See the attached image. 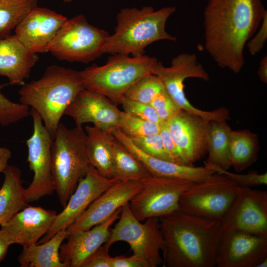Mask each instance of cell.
Wrapping results in <instances>:
<instances>
[{
    "mask_svg": "<svg viewBox=\"0 0 267 267\" xmlns=\"http://www.w3.org/2000/svg\"><path fill=\"white\" fill-rule=\"evenodd\" d=\"M74 0H64V1L65 2H68V3H69V2H72V1H74Z\"/></svg>",
    "mask_w": 267,
    "mask_h": 267,
    "instance_id": "bcb514c9",
    "label": "cell"
},
{
    "mask_svg": "<svg viewBox=\"0 0 267 267\" xmlns=\"http://www.w3.org/2000/svg\"><path fill=\"white\" fill-rule=\"evenodd\" d=\"M112 267H149L142 258L135 255L119 256L111 258Z\"/></svg>",
    "mask_w": 267,
    "mask_h": 267,
    "instance_id": "60d3db41",
    "label": "cell"
},
{
    "mask_svg": "<svg viewBox=\"0 0 267 267\" xmlns=\"http://www.w3.org/2000/svg\"><path fill=\"white\" fill-rule=\"evenodd\" d=\"M209 121L181 110L167 123L170 134L189 166L207 151Z\"/></svg>",
    "mask_w": 267,
    "mask_h": 267,
    "instance_id": "e0dca14e",
    "label": "cell"
},
{
    "mask_svg": "<svg viewBox=\"0 0 267 267\" xmlns=\"http://www.w3.org/2000/svg\"><path fill=\"white\" fill-rule=\"evenodd\" d=\"M221 222L223 230L267 237V191L240 187Z\"/></svg>",
    "mask_w": 267,
    "mask_h": 267,
    "instance_id": "4fadbf2b",
    "label": "cell"
},
{
    "mask_svg": "<svg viewBox=\"0 0 267 267\" xmlns=\"http://www.w3.org/2000/svg\"><path fill=\"white\" fill-rule=\"evenodd\" d=\"M109 35L90 25L83 14L68 19L50 44L48 50L57 58L69 62L89 63L103 54Z\"/></svg>",
    "mask_w": 267,
    "mask_h": 267,
    "instance_id": "ba28073f",
    "label": "cell"
},
{
    "mask_svg": "<svg viewBox=\"0 0 267 267\" xmlns=\"http://www.w3.org/2000/svg\"><path fill=\"white\" fill-rule=\"evenodd\" d=\"M176 10L174 6L154 10L150 6L121 9L116 16L115 32L105 41L103 54L138 56L144 54L145 48L154 42L176 41V37L166 30L167 21Z\"/></svg>",
    "mask_w": 267,
    "mask_h": 267,
    "instance_id": "277c9868",
    "label": "cell"
},
{
    "mask_svg": "<svg viewBox=\"0 0 267 267\" xmlns=\"http://www.w3.org/2000/svg\"><path fill=\"white\" fill-rule=\"evenodd\" d=\"M205 166L208 167L217 173L225 175L239 187L253 188L267 184V173L260 174L252 171L247 174H241L232 173L217 167Z\"/></svg>",
    "mask_w": 267,
    "mask_h": 267,
    "instance_id": "836d02e7",
    "label": "cell"
},
{
    "mask_svg": "<svg viewBox=\"0 0 267 267\" xmlns=\"http://www.w3.org/2000/svg\"><path fill=\"white\" fill-rule=\"evenodd\" d=\"M141 190L130 201L134 215L140 222L160 218L179 209L183 192L195 182L176 178L150 176L142 180Z\"/></svg>",
    "mask_w": 267,
    "mask_h": 267,
    "instance_id": "8fae6325",
    "label": "cell"
},
{
    "mask_svg": "<svg viewBox=\"0 0 267 267\" xmlns=\"http://www.w3.org/2000/svg\"><path fill=\"white\" fill-rule=\"evenodd\" d=\"M142 186L140 180H119L100 195L67 229L68 234L86 230L108 219L129 203Z\"/></svg>",
    "mask_w": 267,
    "mask_h": 267,
    "instance_id": "2e32d148",
    "label": "cell"
},
{
    "mask_svg": "<svg viewBox=\"0 0 267 267\" xmlns=\"http://www.w3.org/2000/svg\"><path fill=\"white\" fill-rule=\"evenodd\" d=\"M67 20L51 9L36 6L16 26L15 35L30 52H47L50 44Z\"/></svg>",
    "mask_w": 267,
    "mask_h": 267,
    "instance_id": "ac0fdd59",
    "label": "cell"
},
{
    "mask_svg": "<svg viewBox=\"0 0 267 267\" xmlns=\"http://www.w3.org/2000/svg\"><path fill=\"white\" fill-rule=\"evenodd\" d=\"M129 203L122 207L119 220L103 245L109 250L116 242H126L134 255L142 258L149 267H157L163 264L160 253L164 247L159 218H149L142 223L134 215Z\"/></svg>",
    "mask_w": 267,
    "mask_h": 267,
    "instance_id": "52a82bcc",
    "label": "cell"
},
{
    "mask_svg": "<svg viewBox=\"0 0 267 267\" xmlns=\"http://www.w3.org/2000/svg\"><path fill=\"white\" fill-rule=\"evenodd\" d=\"M2 173L4 179L0 189V226L28 206L21 170L8 164Z\"/></svg>",
    "mask_w": 267,
    "mask_h": 267,
    "instance_id": "cb8c5ba5",
    "label": "cell"
},
{
    "mask_svg": "<svg viewBox=\"0 0 267 267\" xmlns=\"http://www.w3.org/2000/svg\"><path fill=\"white\" fill-rule=\"evenodd\" d=\"M38 59L15 35L0 38V76L7 77L10 84L23 85Z\"/></svg>",
    "mask_w": 267,
    "mask_h": 267,
    "instance_id": "603a6c76",
    "label": "cell"
},
{
    "mask_svg": "<svg viewBox=\"0 0 267 267\" xmlns=\"http://www.w3.org/2000/svg\"><path fill=\"white\" fill-rule=\"evenodd\" d=\"M10 245L6 241L0 229V263L5 258Z\"/></svg>",
    "mask_w": 267,
    "mask_h": 267,
    "instance_id": "ee69618b",
    "label": "cell"
},
{
    "mask_svg": "<svg viewBox=\"0 0 267 267\" xmlns=\"http://www.w3.org/2000/svg\"><path fill=\"white\" fill-rule=\"evenodd\" d=\"M231 129L226 121L210 122L207 140L208 157L204 165L228 170V148Z\"/></svg>",
    "mask_w": 267,
    "mask_h": 267,
    "instance_id": "83f0119b",
    "label": "cell"
},
{
    "mask_svg": "<svg viewBox=\"0 0 267 267\" xmlns=\"http://www.w3.org/2000/svg\"><path fill=\"white\" fill-rule=\"evenodd\" d=\"M113 149L112 178L141 181L151 176L141 162L116 138Z\"/></svg>",
    "mask_w": 267,
    "mask_h": 267,
    "instance_id": "f1b7e54d",
    "label": "cell"
},
{
    "mask_svg": "<svg viewBox=\"0 0 267 267\" xmlns=\"http://www.w3.org/2000/svg\"><path fill=\"white\" fill-rule=\"evenodd\" d=\"M87 140L82 126L68 129L62 123L53 139L51 172L55 191L63 208L89 168Z\"/></svg>",
    "mask_w": 267,
    "mask_h": 267,
    "instance_id": "5b68a950",
    "label": "cell"
},
{
    "mask_svg": "<svg viewBox=\"0 0 267 267\" xmlns=\"http://www.w3.org/2000/svg\"><path fill=\"white\" fill-rule=\"evenodd\" d=\"M267 40V12L254 35L247 42L246 46L251 55L258 54L264 47Z\"/></svg>",
    "mask_w": 267,
    "mask_h": 267,
    "instance_id": "f35d334b",
    "label": "cell"
},
{
    "mask_svg": "<svg viewBox=\"0 0 267 267\" xmlns=\"http://www.w3.org/2000/svg\"><path fill=\"white\" fill-rule=\"evenodd\" d=\"M259 149L257 134L248 130H231L228 159L237 173L248 168L257 160Z\"/></svg>",
    "mask_w": 267,
    "mask_h": 267,
    "instance_id": "4316f807",
    "label": "cell"
},
{
    "mask_svg": "<svg viewBox=\"0 0 267 267\" xmlns=\"http://www.w3.org/2000/svg\"><path fill=\"white\" fill-rule=\"evenodd\" d=\"M87 150L90 165L101 175L112 178L114 160V141L111 132L94 126H86Z\"/></svg>",
    "mask_w": 267,
    "mask_h": 267,
    "instance_id": "d4e9b609",
    "label": "cell"
},
{
    "mask_svg": "<svg viewBox=\"0 0 267 267\" xmlns=\"http://www.w3.org/2000/svg\"><path fill=\"white\" fill-rule=\"evenodd\" d=\"M119 180L121 179L103 176L90 165L64 209L57 214L47 232L38 244L47 241L59 231L67 229L100 195Z\"/></svg>",
    "mask_w": 267,
    "mask_h": 267,
    "instance_id": "5bb4252c",
    "label": "cell"
},
{
    "mask_svg": "<svg viewBox=\"0 0 267 267\" xmlns=\"http://www.w3.org/2000/svg\"><path fill=\"white\" fill-rule=\"evenodd\" d=\"M120 110L109 99L86 89L82 90L66 110L76 126L91 123L103 131L111 132L118 128Z\"/></svg>",
    "mask_w": 267,
    "mask_h": 267,
    "instance_id": "ffe728a7",
    "label": "cell"
},
{
    "mask_svg": "<svg viewBox=\"0 0 267 267\" xmlns=\"http://www.w3.org/2000/svg\"><path fill=\"white\" fill-rule=\"evenodd\" d=\"M164 89L159 78L151 74L135 82L127 89L123 96L134 101L150 104L153 98Z\"/></svg>",
    "mask_w": 267,
    "mask_h": 267,
    "instance_id": "4dcf8cb0",
    "label": "cell"
},
{
    "mask_svg": "<svg viewBox=\"0 0 267 267\" xmlns=\"http://www.w3.org/2000/svg\"><path fill=\"white\" fill-rule=\"evenodd\" d=\"M118 128L130 137H139L159 133L160 124L121 111Z\"/></svg>",
    "mask_w": 267,
    "mask_h": 267,
    "instance_id": "1f68e13d",
    "label": "cell"
},
{
    "mask_svg": "<svg viewBox=\"0 0 267 267\" xmlns=\"http://www.w3.org/2000/svg\"><path fill=\"white\" fill-rule=\"evenodd\" d=\"M150 104L162 122H167L182 110L165 89L153 98Z\"/></svg>",
    "mask_w": 267,
    "mask_h": 267,
    "instance_id": "d590c367",
    "label": "cell"
},
{
    "mask_svg": "<svg viewBox=\"0 0 267 267\" xmlns=\"http://www.w3.org/2000/svg\"><path fill=\"white\" fill-rule=\"evenodd\" d=\"M11 156L12 153L9 149L0 146V173L4 171Z\"/></svg>",
    "mask_w": 267,
    "mask_h": 267,
    "instance_id": "b9f144b4",
    "label": "cell"
},
{
    "mask_svg": "<svg viewBox=\"0 0 267 267\" xmlns=\"http://www.w3.org/2000/svg\"><path fill=\"white\" fill-rule=\"evenodd\" d=\"M267 267V258L262 261L257 266V267Z\"/></svg>",
    "mask_w": 267,
    "mask_h": 267,
    "instance_id": "f6af8a7d",
    "label": "cell"
},
{
    "mask_svg": "<svg viewBox=\"0 0 267 267\" xmlns=\"http://www.w3.org/2000/svg\"><path fill=\"white\" fill-rule=\"evenodd\" d=\"M158 60L144 54H115L105 64L93 65L80 72L85 89L102 94L120 104L127 89L142 77L153 74Z\"/></svg>",
    "mask_w": 267,
    "mask_h": 267,
    "instance_id": "8992f818",
    "label": "cell"
},
{
    "mask_svg": "<svg viewBox=\"0 0 267 267\" xmlns=\"http://www.w3.org/2000/svg\"><path fill=\"white\" fill-rule=\"evenodd\" d=\"M124 111L140 118L159 124L162 121L150 104L144 103L123 96L120 100Z\"/></svg>",
    "mask_w": 267,
    "mask_h": 267,
    "instance_id": "8d00e7d4",
    "label": "cell"
},
{
    "mask_svg": "<svg viewBox=\"0 0 267 267\" xmlns=\"http://www.w3.org/2000/svg\"><path fill=\"white\" fill-rule=\"evenodd\" d=\"M266 12L261 0L208 1L204 11V47L219 66L240 72L245 46Z\"/></svg>",
    "mask_w": 267,
    "mask_h": 267,
    "instance_id": "6da1fadb",
    "label": "cell"
},
{
    "mask_svg": "<svg viewBox=\"0 0 267 267\" xmlns=\"http://www.w3.org/2000/svg\"><path fill=\"white\" fill-rule=\"evenodd\" d=\"M132 154L145 167L152 176L176 178L195 183L201 182L216 172L207 166L195 167L178 164L151 156L142 151L119 128L111 132Z\"/></svg>",
    "mask_w": 267,
    "mask_h": 267,
    "instance_id": "7402d4cb",
    "label": "cell"
},
{
    "mask_svg": "<svg viewBox=\"0 0 267 267\" xmlns=\"http://www.w3.org/2000/svg\"><path fill=\"white\" fill-rule=\"evenodd\" d=\"M162 82L165 89L171 97L183 110L202 116L209 121H227L230 119L229 112L225 107L212 111L199 109L187 99L184 92L183 82L187 78H195L204 81L209 80V75L194 53H180L172 60L171 65L165 67L158 61L153 70Z\"/></svg>",
    "mask_w": 267,
    "mask_h": 267,
    "instance_id": "30bf717a",
    "label": "cell"
},
{
    "mask_svg": "<svg viewBox=\"0 0 267 267\" xmlns=\"http://www.w3.org/2000/svg\"><path fill=\"white\" fill-rule=\"evenodd\" d=\"M267 258V237L223 230L216 257L218 267H257Z\"/></svg>",
    "mask_w": 267,
    "mask_h": 267,
    "instance_id": "9a60e30c",
    "label": "cell"
},
{
    "mask_svg": "<svg viewBox=\"0 0 267 267\" xmlns=\"http://www.w3.org/2000/svg\"><path fill=\"white\" fill-rule=\"evenodd\" d=\"M0 124L7 126L16 123L30 115L29 107L22 103L13 102L0 91Z\"/></svg>",
    "mask_w": 267,
    "mask_h": 267,
    "instance_id": "d6a6232c",
    "label": "cell"
},
{
    "mask_svg": "<svg viewBox=\"0 0 267 267\" xmlns=\"http://www.w3.org/2000/svg\"><path fill=\"white\" fill-rule=\"evenodd\" d=\"M37 0H0V38L10 35L11 31L36 7Z\"/></svg>",
    "mask_w": 267,
    "mask_h": 267,
    "instance_id": "f546056e",
    "label": "cell"
},
{
    "mask_svg": "<svg viewBox=\"0 0 267 267\" xmlns=\"http://www.w3.org/2000/svg\"><path fill=\"white\" fill-rule=\"evenodd\" d=\"M33 122V132L27 140V162L34 176L29 186L26 188L28 203L37 201L52 195L55 186L51 172V145L53 138L43 124L39 113L30 110Z\"/></svg>",
    "mask_w": 267,
    "mask_h": 267,
    "instance_id": "7c38bea8",
    "label": "cell"
},
{
    "mask_svg": "<svg viewBox=\"0 0 267 267\" xmlns=\"http://www.w3.org/2000/svg\"><path fill=\"white\" fill-rule=\"evenodd\" d=\"M122 207L108 219L92 228L68 234L65 243L62 244L59 256L69 267H81L84 262L108 239L110 227L118 219Z\"/></svg>",
    "mask_w": 267,
    "mask_h": 267,
    "instance_id": "44dd1931",
    "label": "cell"
},
{
    "mask_svg": "<svg viewBox=\"0 0 267 267\" xmlns=\"http://www.w3.org/2000/svg\"><path fill=\"white\" fill-rule=\"evenodd\" d=\"M164 240L163 267H215L223 231L221 221L179 210L159 218Z\"/></svg>",
    "mask_w": 267,
    "mask_h": 267,
    "instance_id": "7a4b0ae2",
    "label": "cell"
},
{
    "mask_svg": "<svg viewBox=\"0 0 267 267\" xmlns=\"http://www.w3.org/2000/svg\"><path fill=\"white\" fill-rule=\"evenodd\" d=\"M240 187L225 175L214 173L204 181L194 183L183 192L178 210L195 216L221 221Z\"/></svg>",
    "mask_w": 267,
    "mask_h": 267,
    "instance_id": "9c48e42d",
    "label": "cell"
},
{
    "mask_svg": "<svg viewBox=\"0 0 267 267\" xmlns=\"http://www.w3.org/2000/svg\"><path fill=\"white\" fill-rule=\"evenodd\" d=\"M84 89L80 72L51 65L40 79L22 85L19 100L39 113L53 139L66 110Z\"/></svg>",
    "mask_w": 267,
    "mask_h": 267,
    "instance_id": "3957f363",
    "label": "cell"
},
{
    "mask_svg": "<svg viewBox=\"0 0 267 267\" xmlns=\"http://www.w3.org/2000/svg\"><path fill=\"white\" fill-rule=\"evenodd\" d=\"M108 252L102 245L84 262L81 267H112V257Z\"/></svg>",
    "mask_w": 267,
    "mask_h": 267,
    "instance_id": "ab89813d",
    "label": "cell"
},
{
    "mask_svg": "<svg viewBox=\"0 0 267 267\" xmlns=\"http://www.w3.org/2000/svg\"><path fill=\"white\" fill-rule=\"evenodd\" d=\"M258 75L260 80L264 83H267V56H264L260 61L258 70Z\"/></svg>",
    "mask_w": 267,
    "mask_h": 267,
    "instance_id": "7bdbcfd3",
    "label": "cell"
},
{
    "mask_svg": "<svg viewBox=\"0 0 267 267\" xmlns=\"http://www.w3.org/2000/svg\"><path fill=\"white\" fill-rule=\"evenodd\" d=\"M130 138L139 149L146 154L157 158L170 161L159 133Z\"/></svg>",
    "mask_w": 267,
    "mask_h": 267,
    "instance_id": "e575fe53",
    "label": "cell"
},
{
    "mask_svg": "<svg viewBox=\"0 0 267 267\" xmlns=\"http://www.w3.org/2000/svg\"><path fill=\"white\" fill-rule=\"evenodd\" d=\"M57 213L41 207L27 206L1 226V231L11 245L27 247L38 244L47 232Z\"/></svg>",
    "mask_w": 267,
    "mask_h": 267,
    "instance_id": "d6986e66",
    "label": "cell"
},
{
    "mask_svg": "<svg viewBox=\"0 0 267 267\" xmlns=\"http://www.w3.org/2000/svg\"><path fill=\"white\" fill-rule=\"evenodd\" d=\"M68 236L67 229L57 232L47 241L23 247L18 258L21 267H69L62 262L59 250Z\"/></svg>",
    "mask_w": 267,
    "mask_h": 267,
    "instance_id": "484cf974",
    "label": "cell"
},
{
    "mask_svg": "<svg viewBox=\"0 0 267 267\" xmlns=\"http://www.w3.org/2000/svg\"><path fill=\"white\" fill-rule=\"evenodd\" d=\"M159 134L170 161L178 164L189 166L182 152L173 139L167 122H162L160 124Z\"/></svg>",
    "mask_w": 267,
    "mask_h": 267,
    "instance_id": "74e56055",
    "label": "cell"
}]
</instances>
